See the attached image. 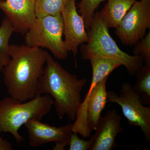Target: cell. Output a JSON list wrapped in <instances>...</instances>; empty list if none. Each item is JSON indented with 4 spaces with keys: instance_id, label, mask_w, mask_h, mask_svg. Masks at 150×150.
<instances>
[{
    "instance_id": "20",
    "label": "cell",
    "mask_w": 150,
    "mask_h": 150,
    "mask_svg": "<svg viewBox=\"0 0 150 150\" xmlns=\"http://www.w3.org/2000/svg\"><path fill=\"white\" fill-rule=\"evenodd\" d=\"M12 145L10 142L0 137V150H12Z\"/></svg>"
},
{
    "instance_id": "2",
    "label": "cell",
    "mask_w": 150,
    "mask_h": 150,
    "mask_svg": "<svg viewBox=\"0 0 150 150\" xmlns=\"http://www.w3.org/2000/svg\"><path fill=\"white\" fill-rule=\"evenodd\" d=\"M45 65L38 84L40 93L48 95L54 99L59 119L67 115L74 121L81 103L82 91L87 81L79 79L76 75L69 72L50 54Z\"/></svg>"
},
{
    "instance_id": "10",
    "label": "cell",
    "mask_w": 150,
    "mask_h": 150,
    "mask_svg": "<svg viewBox=\"0 0 150 150\" xmlns=\"http://www.w3.org/2000/svg\"><path fill=\"white\" fill-rule=\"evenodd\" d=\"M61 14L64 25L65 47L67 51L72 52L76 58L79 47L86 43L89 38L83 18L77 10L76 0H69Z\"/></svg>"
},
{
    "instance_id": "14",
    "label": "cell",
    "mask_w": 150,
    "mask_h": 150,
    "mask_svg": "<svg viewBox=\"0 0 150 150\" xmlns=\"http://www.w3.org/2000/svg\"><path fill=\"white\" fill-rule=\"evenodd\" d=\"M13 32V25L6 16L0 26V72H2L10 59L9 42Z\"/></svg>"
},
{
    "instance_id": "5",
    "label": "cell",
    "mask_w": 150,
    "mask_h": 150,
    "mask_svg": "<svg viewBox=\"0 0 150 150\" xmlns=\"http://www.w3.org/2000/svg\"><path fill=\"white\" fill-rule=\"evenodd\" d=\"M63 35L62 14L46 16L36 18L25 34V43L30 47L47 48L56 59L64 60L68 56V51Z\"/></svg>"
},
{
    "instance_id": "12",
    "label": "cell",
    "mask_w": 150,
    "mask_h": 150,
    "mask_svg": "<svg viewBox=\"0 0 150 150\" xmlns=\"http://www.w3.org/2000/svg\"><path fill=\"white\" fill-rule=\"evenodd\" d=\"M122 118L115 109L108 110L105 115L101 116L96 133L91 138L92 144L90 150H112L116 146L115 138L122 133Z\"/></svg>"
},
{
    "instance_id": "9",
    "label": "cell",
    "mask_w": 150,
    "mask_h": 150,
    "mask_svg": "<svg viewBox=\"0 0 150 150\" xmlns=\"http://www.w3.org/2000/svg\"><path fill=\"white\" fill-rule=\"evenodd\" d=\"M28 134V144L33 147H38L43 144L55 142L54 150H65L69 144L73 133V124L57 127L48 123H43L40 120L33 119L25 124Z\"/></svg>"
},
{
    "instance_id": "17",
    "label": "cell",
    "mask_w": 150,
    "mask_h": 150,
    "mask_svg": "<svg viewBox=\"0 0 150 150\" xmlns=\"http://www.w3.org/2000/svg\"><path fill=\"white\" fill-rule=\"evenodd\" d=\"M105 1L107 0H81L78 6L79 12L83 18L86 29L89 30L95 11Z\"/></svg>"
},
{
    "instance_id": "3",
    "label": "cell",
    "mask_w": 150,
    "mask_h": 150,
    "mask_svg": "<svg viewBox=\"0 0 150 150\" xmlns=\"http://www.w3.org/2000/svg\"><path fill=\"white\" fill-rule=\"evenodd\" d=\"M89 30L88 41L81 45L80 48L84 60L103 58L115 60L126 67L131 75H135L143 66L144 61L141 56H131L120 49L110 36L100 13L94 14Z\"/></svg>"
},
{
    "instance_id": "11",
    "label": "cell",
    "mask_w": 150,
    "mask_h": 150,
    "mask_svg": "<svg viewBox=\"0 0 150 150\" xmlns=\"http://www.w3.org/2000/svg\"><path fill=\"white\" fill-rule=\"evenodd\" d=\"M36 0H0V10L13 25L15 32L25 35L36 18Z\"/></svg>"
},
{
    "instance_id": "15",
    "label": "cell",
    "mask_w": 150,
    "mask_h": 150,
    "mask_svg": "<svg viewBox=\"0 0 150 150\" xmlns=\"http://www.w3.org/2000/svg\"><path fill=\"white\" fill-rule=\"evenodd\" d=\"M137 83L133 89L139 96L144 104L150 103V64H145L135 74Z\"/></svg>"
},
{
    "instance_id": "18",
    "label": "cell",
    "mask_w": 150,
    "mask_h": 150,
    "mask_svg": "<svg viewBox=\"0 0 150 150\" xmlns=\"http://www.w3.org/2000/svg\"><path fill=\"white\" fill-rule=\"evenodd\" d=\"M135 55L141 56L145 64H150V30L144 37L134 45Z\"/></svg>"
},
{
    "instance_id": "8",
    "label": "cell",
    "mask_w": 150,
    "mask_h": 150,
    "mask_svg": "<svg viewBox=\"0 0 150 150\" xmlns=\"http://www.w3.org/2000/svg\"><path fill=\"white\" fill-rule=\"evenodd\" d=\"M108 76L97 83L88 97L81 103L74 123L77 129H85L87 126L91 132L95 131L108 103L106 85Z\"/></svg>"
},
{
    "instance_id": "19",
    "label": "cell",
    "mask_w": 150,
    "mask_h": 150,
    "mask_svg": "<svg viewBox=\"0 0 150 150\" xmlns=\"http://www.w3.org/2000/svg\"><path fill=\"white\" fill-rule=\"evenodd\" d=\"M78 134L73 132L70 138L69 149V150H87L92 144L91 139L89 141H84L78 137Z\"/></svg>"
},
{
    "instance_id": "13",
    "label": "cell",
    "mask_w": 150,
    "mask_h": 150,
    "mask_svg": "<svg viewBox=\"0 0 150 150\" xmlns=\"http://www.w3.org/2000/svg\"><path fill=\"white\" fill-rule=\"evenodd\" d=\"M100 12L108 28H116L122 19L137 0H107Z\"/></svg>"
},
{
    "instance_id": "4",
    "label": "cell",
    "mask_w": 150,
    "mask_h": 150,
    "mask_svg": "<svg viewBox=\"0 0 150 150\" xmlns=\"http://www.w3.org/2000/svg\"><path fill=\"white\" fill-rule=\"evenodd\" d=\"M54 104V100L47 94L25 102L11 97L0 100V133H10L18 144L24 142L19 133L21 127L31 119L41 121L51 111Z\"/></svg>"
},
{
    "instance_id": "16",
    "label": "cell",
    "mask_w": 150,
    "mask_h": 150,
    "mask_svg": "<svg viewBox=\"0 0 150 150\" xmlns=\"http://www.w3.org/2000/svg\"><path fill=\"white\" fill-rule=\"evenodd\" d=\"M69 0H36V18L62 13Z\"/></svg>"
},
{
    "instance_id": "7",
    "label": "cell",
    "mask_w": 150,
    "mask_h": 150,
    "mask_svg": "<svg viewBox=\"0 0 150 150\" xmlns=\"http://www.w3.org/2000/svg\"><path fill=\"white\" fill-rule=\"evenodd\" d=\"M115 28V34L124 45L134 46L142 39L150 28V0H137Z\"/></svg>"
},
{
    "instance_id": "1",
    "label": "cell",
    "mask_w": 150,
    "mask_h": 150,
    "mask_svg": "<svg viewBox=\"0 0 150 150\" xmlns=\"http://www.w3.org/2000/svg\"><path fill=\"white\" fill-rule=\"evenodd\" d=\"M9 51L10 59L2 72L10 97L25 102L42 95L38 84L49 53L25 44L10 45Z\"/></svg>"
},
{
    "instance_id": "6",
    "label": "cell",
    "mask_w": 150,
    "mask_h": 150,
    "mask_svg": "<svg viewBox=\"0 0 150 150\" xmlns=\"http://www.w3.org/2000/svg\"><path fill=\"white\" fill-rule=\"evenodd\" d=\"M107 100L120 105L129 125L140 127L146 141L150 142V106L144 105L131 84L124 83L119 95L114 91L107 92Z\"/></svg>"
}]
</instances>
